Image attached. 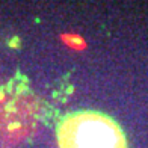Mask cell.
Segmentation results:
<instances>
[{
    "mask_svg": "<svg viewBox=\"0 0 148 148\" xmlns=\"http://www.w3.org/2000/svg\"><path fill=\"white\" fill-rule=\"evenodd\" d=\"M58 138L60 148H127L119 125L98 112L68 115L59 125Z\"/></svg>",
    "mask_w": 148,
    "mask_h": 148,
    "instance_id": "1",
    "label": "cell"
}]
</instances>
